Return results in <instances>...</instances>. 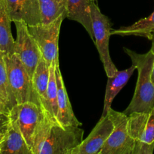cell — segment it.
<instances>
[{
    "mask_svg": "<svg viewBox=\"0 0 154 154\" xmlns=\"http://www.w3.org/2000/svg\"><path fill=\"white\" fill-rule=\"evenodd\" d=\"M123 50L138 73L133 97L123 113L129 116L135 112H150L154 107V84L152 81L154 54L151 50L144 54H137L126 48Z\"/></svg>",
    "mask_w": 154,
    "mask_h": 154,
    "instance_id": "obj_1",
    "label": "cell"
},
{
    "mask_svg": "<svg viewBox=\"0 0 154 154\" xmlns=\"http://www.w3.org/2000/svg\"><path fill=\"white\" fill-rule=\"evenodd\" d=\"M84 134L81 126H62L52 123L47 132L40 154H71L82 142Z\"/></svg>",
    "mask_w": 154,
    "mask_h": 154,
    "instance_id": "obj_2",
    "label": "cell"
},
{
    "mask_svg": "<svg viewBox=\"0 0 154 154\" xmlns=\"http://www.w3.org/2000/svg\"><path fill=\"white\" fill-rule=\"evenodd\" d=\"M66 15H61L48 23L28 26L30 34L35 41L42 58L48 66H60L59 63V38L63 21Z\"/></svg>",
    "mask_w": 154,
    "mask_h": 154,
    "instance_id": "obj_3",
    "label": "cell"
},
{
    "mask_svg": "<svg viewBox=\"0 0 154 154\" xmlns=\"http://www.w3.org/2000/svg\"><path fill=\"white\" fill-rule=\"evenodd\" d=\"M91 17L95 45L107 76H113L118 71L111 60L109 52V38L113 24L109 18L101 12L97 4L93 2L91 4Z\"/></svg>",
    "mask_w": 154,
    "mask_h": 154,
    "instance_id": "obj_4",
    "label": "cell"
},
{
    "mask_svg": "<svg viewBox=\"0 0 154 154\" xmlns=\"http://www.w3.org/2000/svg\"><path fill=\"white\" fill-rule=\"evenodd\" d=\"M9 84L14 96L17 105L26 102L36 103V98L31 77L15 54H5Z\"/></svg>",
    "mask_w": 154,
    "mask_h": 154,
    "instance_id": "obj_5",
    "label": "cell"
},
{
    "mask_svg": "<svg viewBox=\"0 0 154 154\" xmlns=\"http://www.w3.org/2000/svg\"><path fill=\"white\" fill-rule=\"evenodd\" d=\"M108 115L114 129L99 154H133L135 142L129 132V116L110 108Z\"/></svg>",
    "mask_w": 154,
    "mask_h": 154,
    "instance_id": "obj_6",
    "label": "cell"
},
{
    "mask_svg": "<svg viewBox=\"0 0 154 154\" xmlns=\"http://www.w3.org/2000/svg\"><path fill=\"white\" fill-rule=\"evenodd\" d=\"M129 132L135 142L133 154H153L154 151V107L149 113L129 115Z\"/></svg>",
    "mask_w": 154,
    "mask_h": 154,
    "instance_id": "obj_7",
    "label": "cell"
},
{
    "mask_svg": "<svg viewBox=\"0 0 154 154\" xmlns=\"http://www.w3.org/2000/svg\"><path fill=\"white\" fill-rule=\"evenodd\" d=\"M11 111L14 115L20 130L32 151L35 135L45 117L42 109L35 102H26L16 105Z\"/></svg>",
    "mask_w": 154,
    "mask_h": 154,
    "instance_id": "obj_8",
    "label": "cell"
},
{
    "mask_svg": "<svg viewBox=\"0 0 154 154\" xmlns=\"http://www.w3.org/2000/svg\"><path fill=\"white\" fill-rule=\"evenodd\" d=\"M16 26L15 54L25 66L29 75L32 78L33 74L42 56L35 41L29 31L28 26L22 21L14 22Z\"/></svg>",
    "mask_w": 154,
    "mask_h": 154,
    "instance_id": "obj_9",
    "label": "cell"
},
{
    "mask_svg": "<svg viewBox=\"0 0 154 154\" xmlns=\"http://www.w3.org/2000/svg\"><path fill=\"white\" fill-rule=\"evenodd\" d=\"M11 22L22 21L28 26L42 23L39 0H2Z\"/></svg>",
    "mask_w": 154,
    "mask_h": 154,
    "instance_id": "obj_10",
    "label": "cell"
},
{
    "mask_svg": "<svg viewBox=\"0 0 154 154\" xmlns=\"http://www.w3.org/2000/svg\"><path fill=\"white\" fill-rule=\"evenodd\" d=\"M114 129V124L109 116L101 117L90 135L71 154H99Z\"/></svg>",
    "mask_w": 154,
    "mask_h": 154,
    "instance_id": "obj_11",
    "label": "cell"
},
{
    "mask_svg": "<svg viewBox=\"0 0 154 154\" xmlns=\"http://www.w3.org/2000/svg\"><path fill=\"white\" fill-rule=\"evenodd\" d=\"M0 154H32L11 110L7 130L0 144Z\"/></svg>",
    "mask_w": 154,
    "mask_h": 154,
    "instance_id": "obj_12",
    "label": "cell"
},
{
    "mask_svg": "<svg viewBox=\"0 0 154 154\" xmlns=\"http://www.w3.org/2000/svg\"><path fill=\"white\" fill-rule=\"evenodd\" d=\"M49 78L50 68L45 60L42 57V59L39 60L38 64L36 66L32 78L33 90L35 95L36 104L41 108L45 117L53 123H55L51 117L48 105L47 92Z\"/></svg>",
    "mask_w": 154,
    "mask_h": 154,
    "instance_id": "obj_13",
    "label": "cell"
},
{
    "mask_svg": "<svg viewBox=\"0 0 154 154\" xmlns=\"http://www.w3.org/2000/svg\"><path fill=\"white\" fill-rule=\"evenodd\" d=\"M55 70L57 84V105H58L57 121H58V123L62 126H81L82 123L75 117L72 105L69 102L60 66H55Z\"/></svg>",
    "mask_w": 154,
    "mask_h": 154,
    "instance_id": "obj_14",
    "label": "cell"
},
{
    "mask_svg": "<svg viewBox=\"0 0 154 154\" xmlns=\"http://www.w3.org/2000/svg\"><path fill=\"white\" fill-rule=\"evenodd\" d=\"M67 8L66 18L79 23L84 26L94 42L91 17L92 0H66Z\"/></svg>",
    "mask_w": 154,
    "mask_h": 154,
    "instance_id": "obj_15",
    "label": "cell"
},
{
    "mask_svg": "<svg viewBox=\"0 0 154 154\" xmlns=\"http://www.w3.org/2000/svg\"><path fill=\"white\" fill-rule=\"evenodd\" d=\"M135 70H136V68L134 65H132L131 67L124 70L117 71V73L113 76L108 77L104 101V108L101 117H105L108 114V111L111 108L114 98L127 84Z\"/></svg>",
    "mask_w": 154,
    "mask_h": 154,
    "instance_id": "obj_16",
    "label": "cell"
},
{
    "mask_svg": "<svg viewBox=\"0 0 154 154\" xmlns=\"http://www.w3.org/2000/svg\"><path fill=\"white\" fill-rule=\"evenodd\" d=\"M135 35L144 37L151 41L154 36V11L150 16L142 18L128 26H121L111 30V35Z\"/></svg>",
    "mask_w": 154,
    "mask_h": 154,
    "instance_id": "obj_17",
    "label": "cell"
},
{
    "mask_svg": "<svg viewBox=\"0 0 154 154\" xmlns=\"http://www.w3.org/2000/svg\"><path fill=\"white\" fill-rule=\"evenodd\" d=\"M11 20L2 0H0V50L5 54H15V40L11 29Z\"/></svg>",
    "mask_w": 154,
    "mask_h": 154,
    "instance_id": "obj_18",
    "label": "cell"
},
{
    "mask_svg": "<svg viewBox=\"0 0 154 154\" xmlns=\"http://www.w3.org/2000/svg\"><path fill=\"white\" fill-rule=\"evenodd\" d=\"M42 23H48L61 15L67 17L66 0H39Z\"/></svg>",
    "mask_w": 154,
    "mask_h": 154,
    "instance_id": "obj_19",
    "label": "cell"
},
{
    "mask_svg": "<svg viewBox=\"0 0 154 154\" xmlns=\"http://www.w3.org/2000/svg\"><path fill=\"white\" fill-rule=\"evenodd\" d=\"M0 96L4 99L6 105L10 109L17 105L14 96L11 89L8 78L4 53L1 50H0Z\"/></svg>",
    "mask_w": 154,
    "mask_h": 154,
    "instance_id": "obj_20",
    "label": "cell"
},
{
    "mask_svg": "<svg viewBox=\"0 0 154 154\" xmlns=\"http://www.w3.org/2000/svg\"><path fill=\"white\" fill-rule=\"evenodd\" d=\"M50 68V78L48 83L47 98H48V105L49 108L50 114L53 120L58 123L57 115H58V105H57V84L56 78L55 66L54 65L49 66Z\"/></svg>",
    "mask_w": 154,
    "mask_h": 154,
    "instance_id": "obj_21",
    "label": "cell"
},
{
    "mask_svg": "<svg viewBox=\"0 0 154 154\" xmlns=\"http://www.w3.org/2000/svg\"><path fill=\"white\" fill-rule=\"evenodd\" d=\"M9 113L10 111L8 113H0V144L7 130L8 123L9 121Z\"/></svg>",
    "mask_w": 154,
    "mask_h": 154,
    "instance_id": "obj_22",
    "label": "cell"
},
{
    "mask_svg": "<svg viewBox=\"0 0 154 154\" xmlns=\"http://www.w3.org/2000/svg\"><path fill=\"white\" fill-rule=\"evenodd\" d=\"M10 110V108L5 104L0 102V113H8Z\"/></svg>",
    "mask_w": 154,
    "mask_h": 154,
    "instance_id": "obj_23",
    "label": "cell"
},
{
    "mask_svg": "<svg viewBox=\"0 0 154 154\" xmlns=\"http://www.w3.org/2000/svg\"><path fill=\"white\" fill-rule=\"evenodd\" d=\"M152 46H151V51L154 54V36L153 38V39H152ZM152 81H153V83L154 84V65H153V73H152Z\"/></svg>",
    "mask_w": 154,
    "mask_h": 154,
    "instance_id": "obj_24",
    "label": "cell"
},
{
    "mask_svg": "<svg viewBox=\"0 0 154 154\" xmlns=\"http://www.w3.org/2000/svg\"><path fill=\"white\" fill-rule=\"evenodd\" d=\"M0 102H1V103H4V104H5V105H6L4 99H3L2 98L1 96H0ZM7 106H8V105H7Z\"/></svg>",
    "mask_w": 154,
    "mask_h": 154,
    "instance_id": "obj_25",
    "label": "cell"
},
{
    "mask_svg": "<svg viewBox=\"0 0 154 154\" xmlns=\"http://www.w3.org/2000/svg\"><path fill=\"white\" fill-rule=\"evenodd\" d=\"M92 2H93L97 3V0H92Z\"/></svg>",
    "mask_w": 154,
    "mask_h": 154,
    "instance_id": "obj_26",
    "label": "cell"
}]
</instances>
